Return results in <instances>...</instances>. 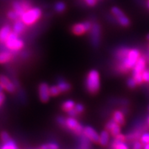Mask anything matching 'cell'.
I'll return each mask as SVG.
<instances>
[{"label": "cell", "mask_w": 149, "mask_h": 149, "mask_svg": "<svg viewBox=\"0 0 149 149\" xmlns=\"http://www.w3.org/2000/svg\"><path fill=\"white\" fill-rule=\"evenodd\" d=\"M86 88L91 94L95 95L98 93L100 88V74L96 70H91L87 74L86 79Z\"/></svg>", "instance_id": "obj_1"}, {"label": "cell", "mask_w": 149, "mask_h": 149, "mask_svg": "<svg viewBox=\"0 0 149 149\" xmlns=\"http://www.w3.org/2000/svg\"><path fill=\"white\" fill-rule=\"evenodd\" d=\"M42 15V11L38 7H31L24 12L21 17V20L26 26H31L38 21Z\"/></svg>", "instance_id": "obj_2"}, {"label": "cell", "mask_w": 149, "mask_h": 149, "mask_svg": "<svg viewBox=\"0 0 149 149\" xmlns=\"http://www.w3.org/2000/svg\"><path fill=\"white\" fill-rule=\"evenodd\" d=\"M4 44L7 49L13 53L20 51L24 47V41L20 40L19 35L13 31L10 33Z\"/></svg>", "instance_id": "obj_3"}, {"label": "cell", "mask_w": 149, "mask_h": 149, "mask_svg": "<svg viewBox=\"0 0 149 149\" xmlns=\"http://www.w3.org/2000/svg\"><path fill=\"white\" fill-rule=\"evenodd\" d=\"M140 51L138 49L132 48V49H130L126 58L122 61H118V62L122 63L128 70H132L133 67L135 66L136 63H137V60L140 57Z\"/></svg>", "instance_id": "obj_4"}, {"label": "cell", "mask_w": 149, "mask_h": 149, "mask_svg": "<svg viewBox=\"0 0 149 149\" xmlns=\"http://www.w3.org/2000/svg\"><path fill=\"white\" fill-rule=\"evenodd\" d=\"M91 42L93 47L97 48L100 46V40H101V26L97 22H93L92 27L90 30Z\"/></svg>", "instance_id": "obj_5"}, {"label": "cell", "mask_w": 149, "mask_h": 149, "mask_svg": "<svg viewBox=\"0 0 149 149\" xmlns=\"http://www.w3.org/2000/svg\"><path fill=\"white\" fill-rule=\"evenodd\" d=\"M32 7L31 3L28 0H16L13 1L12 8L15 12L17 14L19 17H21L25 11Z\"/></svg>", "instance_id": "obj_6"}, {"label": "cell", "mask_w": 149, "mask_h": 149, "mask_svg": "<svg viewBox=\"0 0 149 149\" xmlns=\"http://www.w3.org/2000/svg\"><path fill=\"white\" fill-rule=\"evenodd\" d=\"M0 86L10 93H15L16 91L15 85L3 74H0Z\"/></svg>", "instance_id": "obj_7"}, {"label": "cell", "mask_w": 149, "mask_h": 149, "mask_svg": "<svg viewBox=\"0 0 149 149\" xmlns=\"http://www.w3.org/2000/svg\"><path fill=\"white\" fill-rule=\"evenodd\" d=\"M83 133L89 140L93 142L99 143L100 141V135L94 128L90 126H87L84 128Z\"/></svg>", "instance_id": "obj_8"}, {"label": "cell", "mask_w": 149, "mask_h": 149, "mask_svg": "<svg viewBox=\"0 0 149 149\" xmlns=\"http://www.w3.org/2000/svg\"><path fill=\"white\" fill-rule=\"evenodd\" d=\"M39 96L42 102H47L49 100L51 95L49 91V86L48 84L42 82L39 85Z\"/></svg>", "instance_id": "obj_9"}, {"label": "cell", "mask_w": 149, "mask_h": 149, "mask_svg": "<svg viewBox=\"0 0 149 149\" xmlns=\"http://www.w3.org/2000/svg\"><path fill=\"white\" fill-rule=\"evenodd\" d=\"M126 137L120 133L115 137L114 141L112 143V149H128L127 144H125Z\"/></svg>", "instance_id": "obj_10"}, {"label": "cell", "mask_w": 149, "mask_h": 149, "mask_svg": "<svg viewBox=\"0 0 149 149\" xmlns=\"http://www.w3.org/2000/svg\"><path fill=\"white\" fill-rule=\"evenodd\" d=\"M106 130L110 132L111 135L113 137H115L117 135L120 133L121 132V128L120 125H119L117 123H116L113 120V119H111V120L109 121L105 125Z\"/></svg>", "instance_id": "obj_11"}, {"label": "cell", "mask_w": 149, "mask_h": 149, "mask_svg": "<svg viewBox=\"0 0 149 149\" xmlns=\"http://www.w3.org/2000/svg\"><path fill=\"white\" fill-rule=\"evenodd\" d=\"M146 60L144 56H140L137 63H136L135 66L133 67V74H141L142 72L146 69Z\"/></svg>", "instance_id": "obj_12"}, {"label": "cell", "mask_w": 149, "mask_h": 149, "mask_svg": "<svg viewBox=\"0 0 149 149\" xmlns=\"http://www.w3.org/2000/svg\"><path fill=\"white\" fill-rule=\"evenodd\" d=\"M12 31L13 30L11 29L10 26L8 25V24H6L0 29V44H5L7 38Z\"/></svg>", "instance_id": "obj_13"}, {"label": "cell", "mask_w": 149, "mask_h": 149, "mask_svg": "<svg viewBox=\"0 0 149 149\" xmlns=\"http://www.w3.org/2000/svg\"><path fill=\"white\" fill-rule=\"evenodd\" d=\"M129 51L130 48L126 46H122V47L117 48L114 54L116 60L117 61H122L126 57Z\"/></svg>", "instance_id": "obj_14"}, {"label": "cell", "mask_w": 149, "mask_h": 149, "mask_svg": "<svg viewBox=\"0 0 149 149\" xmlns=\"http://www.w3.org/2000/svg\"><path fill=\"white\" fill-rule=\"evenodd\" d=\"M26 26L22 21L21 19H18L15 21L13 26V31L19 35L25 31Z\"/></svg>", "instance_id": "obj_15"}, {"label": "cell", "mask_w": 149, "mask_h": 149, "mask_svg": "<svg viewBox=\"0 0 149 149\" xmlns=\"http://www.w3.org/2000/svg\"><path fill=\"white\" fill-rule=\"evenodd\" d=\"M57 86L61 93H66L71 89V84L63 78H59L57 81Z\"/></svg>", "instance_id": "obj_16"}, {"label": "cell", "mask_w": 149, "mask_h": 149, "mask_svg": "<svg viewBox=\"0 0 149 149\" xmlns=\"http://www.w3.org/2000/svg\"><path fill=\"white\" fill-rule=\"evenodd\" d=\"M13 53L10 51H3L0 52V64H6L12 60Z\"/></svg>", "instance_id": "obj_17"}, {"label": "cell", "mask_w": 149, "mask_h": 149, "mask_svg": "<svg viewBox=\"0 0 149 149\" xmlns=\"http://www.w3.org/2000/svg\"><path fill=\"white\" fill-rule=\"evenodd\" d=\"M113 119L119 125L124 126L125 124V118L124 114L122 111H115L113 114Z\"/></svg>", "instance_id": "obj_18"}, {"label": "cell", "mask_w": 149, "mask_h": 149, "mask_svg": "<svg viewBox=\"0 0 149 149\" xmlns=\"http://www.w3.org/2000/svg\"><path fill=\"white\" fill-rule=\"evenodd\" d=\"M72 33L75 35H81L86 33V30L83 23L75 24L72 27Z\"/></svg>", "instance_id": "obj_19"}, {"label": "cell", "mask_w": 149, "mask_h": 149, "mask_svg": "<svg viewBox=\"0 0 149 149\" xmlns=\"http://www.w3.org/2000/svg\"><path fill=\"white\" fill-rule=\"evenodd\" d=\"M79 124V123L74 117H69L68 118H66V128L67 129L73 131Z\"/></svg>", "instance_id": "obj_20"}, {"label": "cell", "mask_w": 149, "mask_h": 149, "mask_svg": "<svg viewBox=\"0 0 149 149\" xmlns=\"http://www.w3.org/2000/svg\"><path fill=\"white\" fill-rule=\"evenodd\" d=\"M109 139H110L109 132L107 130L102 131V133H100V141H99V143H100L102 146H105L109 144Z\"/></svg>", "instance_id": "obj_21"}, {"label": "cell", "mask_w": 149, "mask_h": 149, "mask_svg": "<svg viewBox=\"0 0 149 149\" xmlns=\"http://www.w3.org/2000/svg\"><path fill=\"white\" fill-rule=\"evenodd\" d=\"M0 149H18V148L16 143L10 139L8 141L3 142V144L0 146Z\"/></svg>", "instance_id": "obj_22"}, {"label": "cell", "mask_w": 149, "mask_h": 149, "mask_svg": "<svg viewBox=\"0 0 149 149\" xmlns=\"http://www.w3.org/2000/svg\"><path fill=\"white\" fill-rule=\"evenodd\" d=\"M74 105H75V104H74V102L72 100H67V101H65L62 104V105H61V109L64 111L68 112L70 110L73 109L74 107Z\"/></svg>", "instance_id": "obj_23"}, {"label": "cell", "mask_w": 149, "mask_h": 149, "mask_svg": "<svg viewBox=\"0 0 149 149\" xmlns=\"http://www.w3.org/2000/svg\"><path fill=\"white\" fill-rule=\"evenodd\" d=\"M117 21L118 22V24L123 27H128L129 26L130 24V19L127 17V16H126V15L117 18Z\"/></svg>", "instance_id": "obj_24"}, {"label": "cell", "mask_w": 149, "mask_h": 149, "mask_svg": "<svg viewBox=\"0 0 149 149\" xmlns=\"http://www.w3.org/2000/svg\"><path fill=\"white\" fill-rule=\"evenodd\" d=\"M89 141L90 140L83 133V135H81L80 149H91V144Z\"/></svg>", "instance_id": "obj_25"}, {"label": "cell", "mask_w": 149, "mask_h": 149, "mask_svg": "<svg viewBox=\"0 0 149 149\" xmlns=\"http://www.w3.org/2000/svg\"><path fill=\"white\" fill-rule=\"evenodd\" d=\"M66 6L65 4V3L63 2V1H57V2L55 4V10L56 12L58 13H63L65 10H66Z\"/></svg>", "instance_id": "obj_26"}, {"label": "cell", "mask_w": 149, "mask_h": 149, "mask_svg": "<svg viewBox=\"0 0 149 149\" xmlns=\"http://www.w3.org/2000/svg\"><path fill=\"white\" fill-rule=\"evenodd\" d=\"M111 13L113 14V15L116 19L120 17L125 15L124 13L123 12L120 8H118V7L117 6H113V8H111Z\"/></svg>", "instance_id": "obj_27"}, {"label": "cell", "mask_w": 149, "mask_h": 149, "mask_svg": "<svg viewBox=\"0 0 149 149\" xmlns=\"http://www.w3.org/2000/svg\"><path fill=\"white\" fill-rule=\"evenodd\" d=\"M36 149H59V146L57 143L50 142L43 144L40 148Z\"/></svg>", "instance_id": "obj_28"}, {"label": "cell", "mask_w": 149, "mask_h": 149, "mask_svg": "<svg viewBox=\"0 0 149 149\" xmlns=\"http://www.w3.org/2000/svg\"><path fill=\"white\" fill-rule=\"evenodd\" d=\"M49 91H50V95H51V96H53V97L57 96L61 93L60 90H59V88H58V86L55 85H53L51 86H50Z\"/></svg>", "instance_id": "obj_29"}, {"label": "cell", "mask_w": 149, "mask_h": 149, "mask_svg": "<svg viewBox=\"0 0 149 149\" xmlns=\"http://www.w3.org/2000/svg\"><path fill=\"white\" fill-rule=\"evenodd\" d=\"M140 142L143 145L149 143V133L148 132H145L142 133L140 136Z\"/></svg>", "instance_id": "obj_30"}, {"label": "cell", "mask_w": 149, "mask_h": 149, "mask_svg": "<svg viewBox=\"0 0 149 149\" xmlns=\"http://www.w3.org/2000/svg\"><path fill=\"white\" fill-rule=\"evenodd\" d=\"M7 16H8V17L10 19L13 20V21H15V20L19 19V16L17 15V14L13 9L11 10L8 11V13H7Z\"/></svg>", "instance_id": "obj_31"}, {"label": "cell", "mask_w": 149, "mask_h": 149, "mask_svg": "<svg viewBox=\"0 0 149 149\" xmlns=\"http://www.w3.org/2000/svg\"><path fill=\"white\" fill-rule=\"evenodd\" d=\"M137 84L136 83L135 79L133 77H129L127 79V86L130 88H135L137 86Z\"/></svg>", "instance_id": "obj_32"}, {"label": "cell", "mask_w": 149, "mask_h": 149, "mask_svg": "<svg viewBox=\"0 0 149 149\" xmlns=\"http://www.w3.org/2000/svg\"><path fill=\"white\" fill-rule=\"evenodd\" d=\"M57 124L61 127H66V118L62 116H59L56 119Z\"/></svg>", "instance_id": "obj_33"}, {"label": "cell", "mask_w": 149, "mask_h": 149, "mask_svg": "<svg viewBox=\"0 0 149 149\" xmlns=\"http://www.w3.org/2000/svg\"><path fill=\"white\" fill-rule=\"evenodd\" d=\"M142 76L143 81L146 83H149V70H147L146 68L141 73Z\"/></svg>", "instance_id": "obj_34"}, {"label": "cell", "mask_w": 149, "mask_h": 149, "mask_svg": "<svg viewBox=\"0 0 149 149\" xmlns=\"http://www.w3.org/2000/svg\"><path fill=\"white\" fill-rule=\"evenodd\" d=\"M133 77L135 79L136 83L137 84V85L141 84L144 82V81H143L141 74H133Z\"/></svg>", "instance_id": "obj_35"}, {"label": "cell", "mask_w": 149, "mask_h": 149, "mask_svg": "<svg viewBox=\"0 0 149 149\" xmlns=\"http://www.w3.org/2000/svg\"><path fill=\"white\" fill-rule=\"evenodd\" d=\"M74 109L77 111V113H79V114H81V113H82L84 111V105H82L81 104H75Z\"/></svg>", "instance_id": "obj_36"}, {"label": "cell", "mask_w": 149, "mask_h": 149, "mask_svg": "<svg viewBox=\"0 0 149 149\" xmlns=\"http://www.w3.org/2000/svg\"><path fill=\"white\" fill-rule=\"evenodd\" d=\"M10 139V135H8V133H6V132H2L1 133V139L2 141V142H6V141H8Z\"/></svg>", "instance_id": "obj_37"}, {"label": "cell", "mask_w": 149, "mask_h": 149, "mask_svg": "<svg viewBox=\"0 0 149 149\" xmlns=\"http://www.w3.org/2000/svg\"><path fill=\"white\" fill-rule=\"evenodd\" d=\"M5 95L3 92V88L0 86V107L3 105V104L5 102Z\"/></svg>", "instance_id": "obj_38"}, {"label": "cell", "mask_w": 149, "mask_h": 149, "mask_svg": "<svg viewBox=\"0 0 149 149\" xmlns=\"http://www.w3.org/2000/svg\"><path fill=\"white\" fill-rule=\"evenodd\" d=\"M67 114H68V115L69 117H77L78 115H79V113H77V111H76L74 108L70 110L69 111L67 112Z\"/></svg>", "instance_id": "obj_39"}, {"label": "cell", "mask_w": 149, "mask_h": 149, "mask_svg": "<svg viewBox=\"0 0 149 149\" xmlns=\"http://www.w3.org/2000/svg\"><path fill=\"white\" fill-rule=\"evenodd\" d=\"M143 145L140 141H134V144L133 145V149H143Z\"/></svg>", "instance_id": "obj_40"}, {"label": "cell", "mask_w": 149, "mask_h": 149, "mask_svg": "<svg viewBox=\"0 0 149 149\" xmlns=\"http://www.w3.org/2000/svg\"><path fill=\"white\" fill-rule=\"evenodd\" d=\"M87 5L90 6H94L96 4V0H84Z\"/></svg>", "instance_id": "obj_41"}, {"label": "cell", "mask_w": 149, "mask_h": 149, "mask_svg": "<svg viewBox=\"0 0 149 149\" xmlns=\"http://www.w3.org/2000/svg\"><path fill=\"white\" fill-rule=\"evenodd\" d=\"M145 58H146V63L148 64H149V49L148 50V51L146 52V53L144 55Z\"/></svg>", "instance_id": "obj_42"}, {"label": "cell", "mask_w": 149, "mask_h": 149, "mask_svg": "<svg viewBox=\"0 0 149 149\" xmlns=\"http://www.w3.org/2000/svg\"><path fill=\"white\" fill-rule=\"evenodd\" d=\"M143 149H149V143L143 146Z\"/></svg>", "instance_id": "obj_43"}, {"label": "cell", "mask_w": 149, "mask_h": 149, "mask_svg": "<svg viewBox=\"0 0 149 149\" xmlns=\"http://www.w3.org/2000/svg\"><path fill=\"white\" fill-rule=\"evenodd\" d=\"M147 124H148V125L149 126V115L148 116V117H147Z\"/></svg>", "instance_id": "obj_44"}, {"label": "cell", "mask_w": 149, "mask_h": 149, "mask_svg": "<svg viewBox=\"0 0 149 149\" xmlns=\"http://www.w3.org/2000/svg\"><path fill=\"white\" fill-rule=\"evenodd\" d=\"M147 6H148V8L149 9V0H147Z\"/></svg>", "instance_id": "obj_45"}, {"label": "cell", "mask_w": 149, "mask_h": 149, "mask_svg": "<svg viewBox=\"0 0 149 149\" xmlns=\"http://www.w3.org/2000/svg\"><path fill=\"white\" fill-rule=\"evenodd\" d=\"M146 39H147V40L149 41V33L146 35Z\"/></svg>", "instance_id": "obj_46"}, {"label": "cell", "mask_w": 149, "mask_h": 149, "mask_svg": "<svg viewBox=\"0 0 149 149\" xmlns=\"http://www.w3.org/2000/svg\"><path fill=\"white\" fill-rule=\"evenodd\" d=\"M148 111H149V107H148Z\"/></svg>", "instance_id": "obj_47"}]
</instances>
